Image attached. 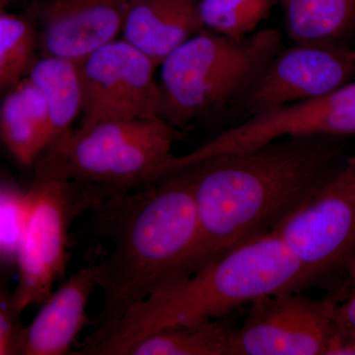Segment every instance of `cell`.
<instances>
[{
    "mask_svg": "<svg viewBox=\"0 0 355 355\" xmlns=\"http://www.w3.org/2000/svg\"><path fill=\"white\" fill-rule=\"evenodd\" d=\"M347 139L289 135L187 168L202 229V268L275 232L342 165L349 154Z\"/></svg>",
    "mask_w": 355,
    "mask_h": 355,
    "instance_id": "1",
    "label": "cell"
},
{
    "mask_svg": "<svg viewBox=\"0 0 355 355\" xmlns=\"http://www.w3.org/2000/svg\"><path fill=\"white\" fill-rule=\"evenodd\" d=\"M95 209L110 249L96 263L104 301L94 330L202 268V229L188 170L105 198Z\"/></svg>",
    "mask_w": 355,
    "mask_h": 355,
    "instance_id": "2",
    "label": "cell"
},
{
    "mask_svg": "<svg viewBox=\"0 0 355 355\" xmlns=\"http://www.w3.org/2000/svg\"><path fill=\"white\" fill-rule=\"evenodd\" d=\"M307 288L297 257L279 234L244 243L189 279L133 305L88 336L81 354L125 355L156 331L227 317L240 306L280 291Z\"/></svg>",
    "mask_w": 355,
    "mask_h": 355,
    "instance_id": "3",
    "label": "cell"
},
{
    "mask_svg": "<svg viewBox=\"0 0 355 355\" xmlns=\"http://www.w3.org/2000/svg\"><path fill=\"white\" fill-rule=\"evenodd\" d=\"M282 37L275 29L231 38L203 29L161 62V119L174 128L241 100L273 58Z\"/></svg>",
    "mask_w": 355,
    "mask_h": 355,
    "instance_id": "4",
    "label": "cell"
},
{
    "mask_svg": "<svg viewBox=\"0 0 355 355\" xmlns=\"http://www.w3.org/2000/svg\"><path fill=\"white\" fill-rule=\"evenodd\" d=\"M178 137L161 118L105 121L51 144L39 175L91 187L106 198L130 193L164 177Z\"/></svg>",
    "mask_w": 355,
    "mask_h": 355,
    "instance_id": "5",
    "label": "cell"
},
{
    "mask_svg": "<svg viewBox=\"0 0 355 355\" xmlns=\"http://www.w3.org/2000/svg\"><path fill=\"white\" fill-rule=\"evenodd\" d=\"M42 176L28 193L29 207L17 260L19 284L13 303L18 313L41 304L67 266V236L74 217L105 200L90 187Z\"/></svg>",
    "mask_w": 355,
    "mask_h": 355,
    "instance_id": "6",
    "label": "cell"
},
{
    "mask_svg": "<svg viewBox=\"0 0 355 355\" xmlns=\"http://www.w3.org/2000/svg\"><path fill=\"white\" fill-rule=\"evenodd\" d=\"M275 232L297 257L306 286L345 273L355 261V153Z\"/></svg>",
    "mask_w": 355,
    "mask_h": 355,
    "instance_id": "7",
    "label": "cell"
},
{
    "mask_svg": "<svg viewBox=\"0 0 355 355\" xmlns=\"http://www.w3.org/2000/svg\"><path fill=\"white\" fill-rule=\"evenodd\" d=\"M338 299V293L312 299L292 291L257 299L234 331L231 355H331Z\"/></svg>",
    "mask_w": 355,
    "mask_h": 355,
    "instance_id": "8",
    "label": "cell"
},
{
    "mask_svg": "<svg viewBox=\"0 0 355 355\" xmlns=\"http://www.w3.org/2000/svg\"><path fill=\"white\" fill-rule=\"evenodd\" d=\"M87 128L105 121L161 118L157 65L125 40H114L76 62Z\"/></svg>",
    "mask_w": 355,
    "mask_h": 355,
    "instance_id": "9",
    "label": "cell"
},
{
    "mask_svg": "<svg viewBox=\"0 0 355 355\" xmlns=\"http://www.w3.org/2000/svg\"><path fill=\"white\" fill-rule=\"evenodd\" d=\"M289 135H355V79L328 94L309 101L275 107L248 116L191 153L177 164L191 167L217 157L243 153Z\"/></svg>",
    "mask_w": 355,
    "mask_h": 355,
    "instance_id": "10",
    "label": "cell"
},
{
    "mask_svg": "<svg viewBox=\"0 0 355 355\" xmlns=\"http://www.w3.org/2000/svg\"><path fill=\"white\" fill-rule=\"evenodd\" d=\"M355 79V49L295 44L280 51L240 100L248 116L316 99Z\"/></svg>",
    "mask_w": 355,
    "mask_h": 355,
    "instance_id": "11",
    "label": "cell"
},
{
    "mask_svg": "<svg viewBox=\"0 0 355 355\" xmlns=\"http://www.w3.org/2000/svg\"><path fill=\"white\" fill-rule=\"evenodd\" d=\"M130 0H50L42 14L44 55L79 62L121 34Z\"/></svg>",
    "mask_w": 355,
    "mask_h": 355,
    "instance_id": "12",
    "label": "cell"
},
{
    "mask_svg": "<svg viewBox=\"0 0 355 355\" xmlns=\"http://www.w3.org/2000/svg\"><path fill=\"white\" fill-rule=\"evenodd\" d=\"M98 288L97 265L81 268L43 301L20 336L18 349L28 355H64L87 323V308Z\"/></svg>",
    "mask_w": 355,
    "mask_h": 355,
    "instance_id": "13",
    "label": "cell"
},
{
    "mask_svg": "<svg viewBox=\"0 0 355 355\" xmlns=\"http://www.w3.org/2000/svg\"><path fill=\"white\" fill-rule=\"evenodd\" d=\"M202 30L198 0H130L121 36L159 67Z\"/></svg>",
    "mask_w": 355,
    "mask_h": 355,
    "instance_id": "14",
    "label": "cell"
},
{
    "mask_svg": "<svg viewBox=\"0 0 355 355\" xmlns=\"http://www.w3.org/2000/svg\"><path fill=\"white\" fill-rule=\"evenodd\" d=\"M0 135L8 150L23 165L36 162L50 146L46 100L27 77L8 90L2 102Z\"/></svg>",
    "mask_w": 355,
    "mask_h": 355,
    "instance_id": "15",
    "label": "cell"
},
{
    "mask_svg": "<svg viewBox=\"0 0 355 355\" xmlns=\"http://www.w3.org/2000/svg\"><path fill=\"white\" fill-rule=\"evenodd\" d=\"M295 44H343L355 34V0H280Z\"/></svg>",
    "mask_w": 355,
    "mask_h": 355,
    "instance_id": "16",
    "label": "cell"
},
{
    "mask_svg": "<svg viewBox=\"0 0 355 355\" xmlns=\"http://www.w3.org/2000/svg\"><path fill=\"white\" fill-rule=\"evenodd\" d=\"M26 77L41 90L46 100L51 146L69 135L72 123L81 113L83 90L78 67L71 60L44 55L33 62Z\"/></svg>",
    "mask_w": 355,
    "mask_h": 355,
    "instance_id": "17",
    "label": "cell"
},
{
    "mask_svg": "<svg viewBox=\"0 0 355 355\" xmlns=\"http://www.w3.org/2000/svg\"><path fill=\"white\" fill-rule=\"evenodd\" d=\"M235 330L227 317L172 327L142 338L125 355H231Z\"/></svg>",
    "mask_w": 355,
    "mask_h": 355,
    "instance_id": "18",
    "label": "cell"
},
{
    "mask_svg": "<svg viewBox=\"0 0 355 355\" xmlns=\"http://www.w3.org/2000/svg\"><path fill=\"white\" fill-rule=\"evenodd\" d=\"M277 0H198L203 29L242 38L254 32L272 13Z\"/></svg>",
    "mask_w": 355,
    "mask_h": 355,
    "instance_id": "19",
    "label": "cell"
},
{
    "mask_svg": "<svg viewBox=\"0 0 355 355\" xmlns=\"http://www.w3.org/2000/svg\"><path fill=\"white\" fill-rule=\"evenodd\" d=\"M36 34L29 21L0 11V92L10 90L31 69Z\"/></svg>",
    "mask_w": 355,
    "mask_h": 355,
    "instance_id": "20",
    "label": "cell"
},
{
    "mask_svg": "<svg viewBox=\"0 0 355 355\" xmlns=\"http://www.w3.org/2000/svg\"><path fill=\"white\" fill-rule=\"evenodd\" d=\"M28 207V193L0 186V260L17 259Z\"/></svg>",
    "mask_w": 355,
    "mask_h": 355,
    "instance_id": "21",
    "label": "cell"
},
{
    "mask_svg": "<svg viewBox=\"0 0 355 355\" xmlns=\"http://www.w3.org/2000/svg\"><path fill=\"white\" fill-rule=\"evenodd\" d=\"M345 275L349 284L338 292L335 317L338 340L331 355H355V261Z\"/></svg>",
    "mask_w": 355,
    "mask_h": 355,
    "instance_id": "22",
    "label": "cell"
},
{
    "mask_svg": "<svg viewBox=\"0 0 355 355\" xmlns=\"http://www.w3.org/2000/svg\"><path fill=\"white\" fill-rule=\"evenodd\" d=\"M15 336L12 319L6 308L0 302V354H8L12 349Z\"/></svg>",
    "mask_w": 355,
    "mask_h": 355,
    "instance_id": "23",
    "label": "cell"
},
{
    "mask_svg": "<svg viewBox=\"0 0 355 355\" xmlns=\"http://www.w3.org/2000/svg\"><path fill=\"white\" fill-rule=\"evenodd\" d=\"M9 0H0V9L2 7L6 6L7 3H8Z\"/></svg>",
    "mask_w": 355,
    "mask_h": 355,
    "instance_id": "24",
    "label": "cell"
}]
</instances>
